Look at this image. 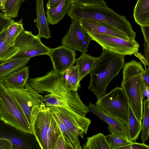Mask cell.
Masks as SVG:
<instances>
[{
  "mask_svg": "<svg viewBox=\"0 0 149 149\" xmlns=\"http://www.w3.org/2000/svg\"><path fill=\"white\" fill-rule=\"evenodd\" d=\"M64 74L55 72L53 69L43 76L29 78L27 83L39 94L59 100L62 107L85 117L89 111L87 106L81 100L77 91L67 88Z\"/></svg>",
  "mask_w": 149,
  "mask_h": 149,
  "instance_id": "obj_1",
  "label": "cell"
},
{
  "mask_svg": "<svg viewBox=\"0 0 149 149\" xmlns=\"http://www.w3.org/2000/svg\"><path fill=\"white\" fill-rule=\"evenodd\" d=\"M67 13L72 22L78 23L81 19L98 21L117 29L129 39L136 38V33L126 17L118 14L107 5L90 6L71 3Z\"/></svg>",
  "mask_w": 149,
  "mask_h": 149,
  "instance_id": "obj_2",
  "label": "cell"
},
{
  "mask_svg": "<svg viewBox=\"0 0 149 149\" xmlns=\"http://www.w3.org/2000/svg\"><path fill=\"white\" fill-rule=\"evenodd\" d=\"M125 64L124 56L103 50L90 74L88 90L97 99L106 93L109 83L119 74Z\"/></svg>",
  "mask_w": 149,
  "mask_h": 149,
  "instance_id": "obj_3",
  "label": "cell"
},
{
  "mask_svg": "<svg viewBox=\"0 0 149 149\" xmlns=\"http://www.w3.org/2000/svg\"><path fill=\"white\" fill-rule=\"evenodd\" d=\"M123 68L121 87L125 93L135 115L142 120L143 107L142 74L144 70L142 63L132 60L125 63Z\"/></svg>",
  "mask_w": 149,
  "mask_h": 149,
  "instance_id": "obj_4",
  "label": "cell"
},
{
  "mask_svg": "<svg viewBox=\"0 0 149 149\" xmlns=\"http://www.w3.org/2000/svg\"><path fill=\"white\" fill-rule=\"evenodd\" d=\"M32 130L41 149H54L61 134L49 107L43 102L33 121Z\"/></svg>",
  "mask_w": 149,
  "mask_h": 149,
  "instance_id": "obj_5",
  "label": "cell"
},
{
  "mask_svg": "<svg viewBox=\"0 0 149 149\" xmlns=\"http://www.w3.org/2000/svg\"><path fill=\"white\" fill-rule=\"evenodd\" d=\"M0 119L24 132L33 134L21 107L0 81Z\"/></svg>",
  "mask_w": 149,
  "mask_h": 149,
  "instance_id": "obj_6",
  "label": "cell"
},
{
  "mask_svg": "<svg viewBox=\"0 0 149 149\" xmlns=\"http://www.w3.org/2000/svg\"><path fill=\"white\" fill-rule=\"evenodd\" d=\"M4 86L21 108L32 130L33 123L42 103L43 97L27 83L24 87L13 88Z\"/></svg>",
  "mask_w": 149,
  "mask_h": 149,
  "instance_id": "obj_7",
  "label": "cell"
},
{
  "mask_svg": "<svg viewBox=\"0 0 149 149\" xmlns=\"http://www.w3.org/2000/svg\"><path fill=\"white\" fill-rule=\"evenodd\" d=\"M129 101L121 87L111 90L99 99L96 105L106 113L119 119L126 125L128 120Z\"/></svg>",
  "mask_w": 149,
  "mask_h": 149,
  "instance_id": "obj_8",
  "label": "cell"
},
{
  "mask_svg": "<svg viewBox=\"0 0 149 149\" xmlns=\"http://www.w3.org/2000/svg\"><path fill=\"white\" fill-rule=\"evenodd\" d=\"M47 107L59 117L73 136L80 149H82L79 137L83 139L84 134H87L91 120L63 107L55 106Z\"/></svg>",
  "mask_w": 149,
  "mask_h": 149,
  "instance_id": "obj_9",
  "label": "cell"
},
{
  "mask_svg": "<svg viewBox=\"0 0 149 149\" xmlns=\"http://www.w3.org/2000/svg\"><path fill=\"white\" fill-rule=\"evenodd\" d=\"M87 33L103 50L124 56H131L139 51L140 45L135 39L125 40L108 35L92 32Z\"/></svg>",
  "mask_w": 149,
  "mask_h": 149,
  "instance_id": "obj_10",
  "label": "cell"
},
{
  "mask_svg": "<svg viewBox=\"0 0 149 149\" xmlns=\"http://www.w3.org/2000/svg\"><path fill=\"white\" fill-rule=\"evenodd\" d=\"M14 45L19 52L13 57H31L42 55H48L50 48L45 45L40 38L31 31L24 30L16 38Z\"/></svg>",
  "mask_w": 149,
  "mask_h": 149,
  "instance_id": "obj_11",
  "label": "cell"
},
{
  "mask_svg": "<svg viewBox=\"0 0 149 149\" xmlns=\"http://www.w3.org/2000/svg\"><path fill=\"white\" fill-rule=\"evenodd\" d=\"M0 138L9 141L12 149H33L40 147L33 134L21 131L0 119Z\"/></svg>",
  "mask_w": 149,
  "mask_h": 149,
  "instance_id": "obj_12",
  "label": "cell"
},
{
  "mask_svg": "<svg viewBox=\"0 0 149 149\" xmlns=\"http://www.w3.org/2000/svg\"><path fill=\"white\" fill-rule=\"evenodd\" d=\"M92 40L79 24L72 22L67 33L62 39L61 44L83 53L88 52V47Z\"/></svg>",
  "mask_w": 149,
  "mask_h": 149,
  "instance_id": "obj_13",
  "label": "cell"
},
{
  "mask_svg": "<svg viewBox=\"0 0 149 149\" xmlns=\"http://www.w3.org/2000/svg\"><path fill=\"white\" fill-rule=\"evenodd\" d=\"M76 55L75 51L62 45L50 48L48 55L54 71L63 74L75 63Z\"/></svg>",
  "mask_w": 149,
  "mask_h": 149,
  "instance_id": "obj_14",
  "label": "cell"
},
{
  "mask_svg": "<svg viewBox=\"0 0 149 149\" xmlns=\"http://www.w3.org/2000/svg\"><path fill=\"white\" fill-rule=\"evenodd\" d=\"M78 24L87 33L92 32L108 35L125 40L129 39L117 29L98 21L81 19L79 21Z\"/></svg>",
  "mask_w": 149,
  "mask_h": 149,
  "instance_id": "obj_15",
  "label": "cell"
},
{
  "mask_svg": "<svg viewBox=\"0 0 149 149\" xmlns=\"http://www.w3.org/2000/svg\"><path fill=\"white\" fill-rule=\"evenodd\" d=\"M88 109L89 111L97 115L109 125V131H113L127 137L126 125L117 118L106 113L100 109L96 105L89 102Z\"/></svg>",
  "mask_w": 149,
  "mask_h": 149,
  "instance_id": "obj_16",
  "label": "cell"
},
{
  "mask_svg": "<svg viewBox=\"0 0 149 149\" xmlns=\"http://www.w3.org/2000/svg\"><path fill=\"white\" fill-rule=\"evenodd\" d=\"M43 1L36 0V18L34 20V22L39 31L37 36L40 38H44L48 39L51 38L50 31L49 27V24L45 16Z\"/></svg>",
  "mask_w": 149,
  "mask_h": 149,
  "instance_id": "obj_17",
  "label": "cell"
},
{
  "mask_svg": "<svg viewBox=\"0 0 149 149\" xmlns=\"http://www.w3.org/2000/svg\"><path fill=\"white\" fill-rule=\"evenodd\" d=\"M29 68L28 66H24L13 72L2 81L5 85L12 88L24 87L29 78Z\"/></svg>",
  "mask_w": 149,
  "mask_h": 149,
  "instance_id": "obj_18",
  "label": "cell"
},
{
  "mask_svg": "<svg viewBox=\"0 0 149 149\" xmlns=\"http://www.w3.org/2000/svg\"><path fill=\"white\" fill-rule=\"evenodd\" d=\"M71 3V0H62L56 7H46V17L49 24H55L62 19L68 13Z\"/></svg>",
  "mask_w": 149,
  "mask_h": 149,
  "instance_id": "obj_19",
  "label": "cell"
},
{
  "mask_svg": "<svg viewBox=\"0 0 149 149\" xmlns=\"http://www.w3.org/2000/svg\"><path fill=\"white\" fill-rule=\"evenodd\" d=\"M30 58H15L4 61L0 63V80H2L13 72L18 70L27 64Z\"/></svg>",
  "mask_w": 149,
  "mask_h": 149,
  "instance_id": "obj_20",
  "label": "cell"
},
{
  "mask_svg": "<svg viewBox=\"0 0 149 149\" xmlns=\"http://www.w3.org/2000/svg\"><path fill=\"white\" fill-rule=\"evenodd\" d=\"M126 125L128 139L132 141H136L141 131L142 122L135 115L129 102L128 120Z\"/></svg>",
  "mask_w": 149,
  "mask_h": 149,
  "instance_id": "obj_21",
  "label": "cell"
},
{
  "mask_svg": "<svg viewBox=\"0 0 149 149\" xmlns=\"http://www.w3.org/2000/svg\"><path fill=\"white\" fill-rule=\"evenodd\" d=\"M133 15L135 22L140 26L149 25V0H138Z\"/></svg>",
  "mask_w": 149,
  "mask_h": 149,
  "instance_id": "obj_22",
  "label": "cell"
},
{
  "mask_svg": "<svg viewBox=\"0 0 149 149\" xmlns=\"http://www.w3.org/2000/svg\"><path fill=\"white\" fill-rule=\"evenodd\" d=\"M97 58L84 53L76 58L75 63L79 66L80 81L87 75L90 74L95 65Z\"/></svg>",
  "mask_w": 149,
  "mask_h": 149,
  "instance_id": "obj_23",
  "label": "cell"
},
{
  "mask_svg": "<svg viewBox=\"0 0 149 149\" xmlns=\"http://www.w3.org/2000/svg\"><path fill=\"white\" fill-rule=\"evenodd\" d=\"M65 86L68 90L77 91L80 87L79 66L76 64L68 69L64 74Z\"/></svg>",
  "mask_w": 149,
  "mask_h": 149,
  "instance_id": "obj_24",
  "label": "cell"
},
{
  "mask_svg": "<svg viewBox=\"0 0 149 149\" xmlns=\"http://www.w3.org/2000/svg\"><path fill=\"white\" fill-rule=\"evenodd\" d=\"M24 30L22 23V19L15 22L12 19L8 28L5 36V40L10 46H14L17 37Z\"/></svg>",
  "mask_w": 149,
  "mask_h": 149,
  "instance_id": "obj_25",
  "label": "cell"
},
{
  "mask_svg": "<svg viewBox=\"0 0 149 149\" xmlns=\"http://www.w3.org/2000/svg\"><path fill=\"white\" fill-rule=\"evenodd\" d=\"M111 134L105 136L109 149H118L122 146L132 144L134 141L130 140L128 137L114 132L109 131Z\"/></svg>",
  "mask_w": 149,
  "mask_h": 149,
  "instance_id": "obj_26",
  "label": "cell"
},
{
  "mask_svg": "<svg viewBox=\"0 0 149 149\" xmlns=\"http://www.w3.org/2000/svg\"><path fill=\"white\" fill-rule=\"evenodd\" d=\"M86 142L82 149H109L105 136L101 133L87 138Z\"/></svg>",
  "mask_w": 149,
  "mask_h": 149,
  "instance_id": "obj_27",
  "label": "cell"
},
{
  "mask_svg": "<svg viewBox=\"0 0 149 149\" xmlns=\"http://www.w3.org/2000/svg\"><path fill=\"white\" fill-rule=\"evenodd\" d=\"M7 29L0 36V62L8 60L14 56L19 51L14 45L10 46L5 40Z\"/></svg>",
  "mask_w": 149,
  "mask_h": 149,
  "instance_id": "obj_28",
  "label": "cell"
},
{
  "mask_svg": "<svg viewBox=\"0 0 149 149\" xmlns=\"http://www.w3.org/2000/svg\"><path fill=\"white\" fill-rule=\"evenodd\" d=\"M49 110L59 127L65 140L68 144L72 149H80L73 136L69 132L59 117L54 112L50 109Z\"/></svg>",
  "mask_w": 149,
  "mask_h": 149,
  "instance_id": "obj_29",
  "label": "cell"
},
{
  "mask_svg": "<svg viewBox=\"0 0 149 149\" xmlns=\"http://www.w3.org/2000/svg\"><path fill=\"white\" fill-rule=\"evenodd\" d=\"M27 0H7L4 8L1 10L5 15L12 18L18 16L21 4Z\"/></svg>",
  "mask_w": 149,
  "mask_h": 149,
  "instance_id": "obj_30",
  "label": "cell"
},
{
  "mask_svg": "<svg viewBox=\"0 0 149 149\" xmlns=\"http://www.w3.org/2000/svg\"><path fill=\"white\" fill-rule=\"evenodd\" d=\"M144 111L143 121L142 123V133L141 138L143 142L148 139L149 131V99H145L143 102Z\"/></svg>",
  "mask_w": 149,
  "mask_h": 149,
  "instance_id": "obj_31",
  "label": "cell"
},
{
  "mask_svg": "<svg viewBox=\"0 0 149 149\" xmlns=\"http://www.w3.org/2000/svg\"><path fill=\"white\" fill-rule=\"evenodd\" d=\"M72 3L90 6H102L106 5L104 0H71Z\"/></svg>",
  "mask_w": 149,
  "mask_h": 149,
  "instance_id": "obj_32",
  "label": "cell"
},
{
  "mask_svg": "<svg viewBox=\"0 0 149 149\" xmlns=\"http://www.w3.org/2000/svg\"><path fill=\"white\" fill-rule=\"evenodd\" d=\"M12 19L0 12V36L7 29Z\"/></svg>",
  "mask_w": 149,
  "mask_h": 149,
  "instance_id": "obj_33",
  "label": "cell"
},
{
  "mask_svg": "<svg viewBox=\"0 0 149 149\" xmlns=\"http://www.w3.org/2000/svg\"><path fill=\"white\" fill-rule=\"evenodd\" d=\"M72 148L65 140L62 134L58 137L54 149H70Z\"/></svg>",
  "mask_w": 149,
  "mask_h": 149,
  "instance_id": "obj_34",
  "label": "cell"
},
{
  "mask_svg": "<svg viewBox=\"0 0 149 149\" xmlns=\"http://www.w3.org/2000/svg\"><path fill=\"white\" fill-rule=\"evenodd\" d=\"M140 26L143 35L144 41L149 46V25Z\"/></svg>",
  "mask_w": 149,
  "mask_h": 149,
  "instance_id": "obj_35",
  "label": "cell"
},
{
  "mask_svg": "<svg viewBox=\"0 0 149 149\" xmlns=\"http://www.w3.org/2000/svg\"><path fill=\"white\" fill-rule=\"evenodd\" d=\"M143 85L142 90L143 99H144L146 96L147 99H149V88L143 78Z\"/></svg>",
  "mask_w": 149,
  "mask_h": 149,
  "instance_id": "obj_36",
  "label": "cell"
},
{
  "mask_svg": "<svg viewBox=\"0 0 149 149\" xmlns=\"http://www.w3.org/2000/svg\"><path fill=\"white\" fill-rule=\"evenodd\" d=\"M12 149V145L11 142L7 139L4 138L0 139V148Z\"/></svg>",
  "mask_w": 149,
  "mask_h": 149,
  "instance_id": "obj_37",
  "label": "cell"
},
{
  "mask_svg": "<svg viewBox=\"0 0 149 149\" xmlns=\"http://www.w3.org/2000/svg\"><path fill=\"white\" fill-rule=\"evenodd\" d=\"M132 149H149V146L144 142L140 143L134 142L132 144Z\"/></svg>",
  "mask_w": 149,
  "mask_h": 149,
  "instance_id": "obj_38",
  "label": "cell"
},
{
  "mask_svg": "<svg viewBox=\"0 0 149 149\" xmlns=\"http://www.w3.org/2000/svg\"><path fill=\"white\" fill-rule=\"evenodd\" d=\"M134 54L135 56L139 58L142 62L145 67V69L147 68L146 66H147V67L149 68V63L147 61L145 56L142 54L138 52L135 53Z\"/></svg>",
  "mask_w": 149,
  "mask_h": 149,
  "instance_id": "obj_39",
  "label": "cell"
},
{
  "mask_svg": "<svg viewBox=\"0 0 149 149\" xmlns=\"http://www.w3.org/2000/svg\"><path fill=\"white\" fill-rule=\"evenodd\" d=\"M142 76L146 83L148 86H149V68L147 67L144 69L142 73Z\"/></svg>",
  "mask_w": 149,
  "mask_h": 149,
  "instance_id": "obj_40",
  "label": "cell"
},
{
  "mask_svg": "<svg viewBox=\"0 0 149 149\" xmlns=\"http://www.w3.org/2000/svg\"><path fill=\"white\" fill-rule=\"evenodd\" d=\"M62 0H47L46 7H53L56 6Z\"/></svg>",
  "mask_w": 149,
  "mask_h": 149,
  "instance_id": "obj_41",
  "label": "cell"
},
{
  "mask_svg": "<svg viewBox=\"0 0 149 149\" xmlns=\"http://www.w3.org/2000/svg\"><path fill=\"white\" fill-rule=\"evenodd\" d=\"M144 52L145 57L147 61L149 63V46L147 45L145 41H144Z\"/></svg>",
  "mask_w": 149,
  "mask_h": 149,
  "instance_id": "obj_42",
  "label": "cell"
},
{
  "mask_svg": "<svg viewBox=\"0 0 149 149\" xmlns=\"http://www.w3.org/2000/svg\"><path fill=\"white\" fill-rule=\"evenodd\" d=\"M7 0H0V9L2 10L4 8Z\"/></svg>",
  "mask_w": 149,
  "mask_h": 149,
  "instance_id": "obj_43",
  "label": "cell"
}]
</instances>
